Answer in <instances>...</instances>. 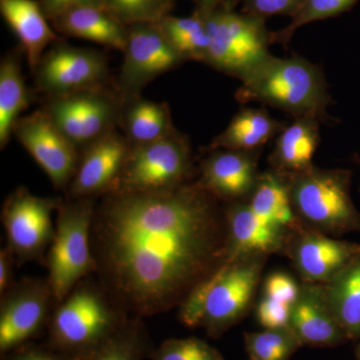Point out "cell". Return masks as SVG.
Returning a JSON list of instances; mask_svg holds the SVG:
<instances>
[{"mask_svg":"<svg viewBox=\"0 0 360 360\" xmlns=\"http://www.w3.org/2000/svg\"><path fill=\"white\" fill-rule=\"evenodd\" d=\"M224 203L198 180L98 198L91 226L96 277L130 316L179 307L226 264Z\"/></svg>","mask_w":360,"mask_h":360,"instance_id":"cell-1","label":"cell"},{"mask_svg":"<svg viewBox=\"0 0 360 360\" xmlns=\"http://www.w3.org/2000/svg\"><path fill=\"white\" fill-rule=\"evenodd\" d=\"M236 98L243 104L255 103L288 113L293 118L310 117L324 122L333 104L321 66L297 54L272 56L241 82Z\"/></svg>","mask_w":360,"mask_h":360,"instance_id":"cell-2","label":"cell"},{"mask_svg":"<svg viewBox=\"0 0 360 360\" xmlns=\"http://www.w3.org/2000/svg\"><path fill=\"white\" fill-rule=\"evenodd\" d=\"M129 317L97 278L89 276L54 307L46 343L71 359L82 360L115 335Z\"/></svg>","mask_w":360,"mask_h":360,"instance_id":"cell-3","label":"cell"},{"mask_svg":"<svg viewBox=\"0 0 360 360\" xmlns=\"http://www.w3.org/2000/svg\"><path fill=\"white\" fill-rule=\"evenodd\" d=\"M291 207L298 221L330 236L360 233V212L352 198V172L312 167L286 174Z\"/></svg>","mask_w":360,"mask_h":360,"instance_id":"cell-4","label":"cell"},{"mask_svg":"<svg viewBox=\"0 0 360 360\" xmlns=\"http://www.w3.org/2000/svg\"><path fill=\"white\" fill-rule=\"evenodd\" d=\"M269 257L248 255L227 262L189 293L191 307L202 309L200 328L210 338L224 335L250 311Z\"/></svg>","mask_w":360,"mask_h":360,"instance_id":"cell-5","label":"cell"},{"mask_svg":"<svg viewBox=\"0 0 360 360\" xmlns=\"http://www.w3.org/2000/svg\"><path fill=\"white\" fill-rule=\"evenodd\" d=\"M96 198H65L56 210V234L44 264L56 304L84 278L96 274L91 226Z\"/></svg>","mask_w":360,"mask_h":360,"instance_id":"cell-6","label":"cell"},{"mask_svg":"<svg viewBox=\"0 0 360 360\" xmlns=\"http://www.w3.org/2000/svg\"><path fill=\"white\" fill-rule=\"evenodd\" d=\"M210 35L206 65L243 82L274 56L265 20L233 8L200 13Z\"/></svg>","mask_w":360,"mask_h":360,"instance_id":"cell-7","label":"cell"},{"mask_svg":"<svg viewBox=\"0 0 360 360\" xmlns=\"http://www.w3.org/2000/svg\"><path fill=\"white\" fill-rule=\"evenodd\" d=\"M122 94L115 84L61 96L44 97L41 110L82 153L118 129Z\"/></svg>","mask_w":360,"mask_h":360,"instance_id":"cell-8","label":"cell"},{"mask_svg":"<svg viewBox=\"0 0 360 360\" xmlns=\"http://www.w3.org/2000/svg\"><path fill=\"white\" fill-rule=\"evenodd\" d=\"M195 174L191 142L176 129L160 141L130 146L113 191H167L193 181Z\"/></svg>","mask_w":360,"mask_h":360,"instance_id":"cell-9","label":"cell"},{"mask_svg":"<svg viewBox=\"0 0 360 360\" xmlns=\"http://www.w3.org/2000/svg\"><path fill=\"white\" fill-rule=\"evenodd\" d=\"M63 198H42L18 187L7 196L1 210L6 234V246L16 264L45 262L47 251L56 234L52 214Z\"/></svg>","mask_w":360,"mask_h":360,"instance_id":"cell-10","label":"cell"},{"mask_svg":"<svg viewBox=\"0 0 360 360\" xmlns=\"http://www.w3.org/2000/svg\"><path fill=\"white\" fill-rule=\"evenodd\" d=\"M0 296V355L4 356L47 331L56 303L47 277H25Z\"/></svg>","mask_w":360,"mask_h":360,"instance_id":"cell-11","label":"cell"},{"mask_svg":"<svg viewBox=\"0 0 360 360\" xmlns=\"http://www.w3.org/2000/svg\"><path fill=\"white\" fill-rule=\"evenodd\" d=\"M33 73L35 86L44 97L112 84L104 52L73 46L61 40L44 52Z\"/></svg>","mask_w":360,"mask_h":360,"instance_id":"cell-12","label":"cell"},{"mask_svg":"<svg viewBox=\"0 0 360 360\" xmlns=\"http://www.w3.org/2000/svg\"><path fill=\"white\" fill-rule=\"evenodd\" d=\"M116 89L122 96L141 94L153 80L186 63L155 23L129 26V37Z\"/></svg>","mask_w":360,"mask_h":360,"instance_id":"cell-13","label":"cell"},{"mask_svg":"<svg viewBox=\"0 0 360 360\" xmlns=\"http://www.w3.org/2000/svg\"><path fill=\"white\" fill-rule=\"evenodd\" d=\"M13 135L39 163L54 187L66 191L77 172L79 150L40 110L22 116Z\"/></svg>","mask_w":360,"mask_h":360,"instance_id":"cell-14","label":"cell"},{"mask_svg":"<svg viewBox=\"0 0 360 360\" xmlns=\"http://www.w3.org/2000/svg\"><path fill=\"white\" fill-rule=\"evenodd\" d=\"M226 264L248 255H285L296 232L255 212L246 201L224 203Z\"/></svg>","mask_w":360,"mask_h":360,"instance_id":"cell-15","label":"cell"},{"mask_svg":"<svg viewBox=\"0 0 360 360\" xmlns=\"http://www.w3.org/2000/svg\"><path fill=\"white\" fill-rule=\"evenodd\" d=\"M129 150V142L118 129L94 142L80 153L65 198L98 200L115 191Z\"/></svg>","mask_w":360,"mask_h":360,"instance_id":"cell-16","label":"cell"},{"mask_svg":"<svg viewBox=\"0 0 360 360\" xmlns=\"http://www.w3.org/2000/svg\"><path fill=\"white\" fill-rule=\"evenodd\" d=\"M262 150H207V155L200 161L196 172V180L224 203L246 201L262 174L258 163Z\"/></svg>","mask_w":360,"mask_h":360,"instance_id":"cell-17","label":"cell"},{"mask_svg":"<svg viewBox=\"0 0 360 360\" xmlns=\"http://www.w3.org/2000/svg\"><path fill=\"white\" fill-rule=\"evenodd\" d=\"M360 255V243L302 227L286 248L293 269L302 283H326Z\"/></svg>","mask_w":360,"mask_h":360,"instance_id":"cell-18","label":"cell"},{"mask_svg":"<svg viewBox=\"0 0 360 360\" xmlns=\"http://www.w3.org/2000/svg\"><path fill=\"white\" fill-rule=\"evenodd\" d=\"M288 326L302 347H333L347 340L329 307L322 283L300 284Z\"/></svg>","mask_w":360,"mask_h":360,"instance_id":"cell-19","label":"cell"},{"mask_svg":"<svg viewBox=\"0 0 360 360\" xmlns=\"http://www.w3.org/2000/svg\"><path fill=\"white\" fill-rule=\"evenodd\" d=\"M0 13L25 51L32 72L49 46L59 40L37 0H0Z\"/></svg>","mask_w":360,"mask_h":360,"instance_id":"cell-20","label":"cell"},{"mask_svg":"<svg viewBox=\"0 0 360 360\" xmlns=\"http://www.w3.org/2000/svg\"><path fill=\"white\" fill-rule=\"evenodd\" d=\"M321 122L298 117L288 123L277 135L269 158L271 169L284 174H300L310 169L321 143Z\"/></svg>","mask_w":360,"mask_h":360,"instance_id":"cell-21","label":"cell"},{"mask_svg":"<svg viewBox=\"0 0 360 360\" xmlns=\"http://www.w3.org/2000/svg\"><path fill=\"white\" fill-rule=\"evenodd\" d=\"M118 129L131 148L160 141L176 130L168 104L141 94L122 96Z\"/></svg>","mask_w":360,"mask_h":360,"instance_id":"cell-22","label":"cell"},{"mask_svg":"<svg viewBox=\"0 0 360 360\" xmlns=\"http://www.w3.org/2000/svg\"><path fill=\"white\" fill-rule=\"evenodd\" d=\"M59 32L124 51L129 26L116 20L105 8L82 6L71 9L52 20Z\"/></svg>","mask_w":360,"mask_h":360,"instance_id":"cell-23","label":"cell"},{"mask_svg":"<svg viewBox=\"0 0 360 360\" xmlns=\"http://www.w3.org/2000/svg\"><path fill=\"white\" fill-rule=\"evenodd\" d=\"M288 122H279L269 115L265 108H245L239 110L217 135L206 150L234 149V150H258L277 136Z\"/></svg>","mask_w":360,"mask_h":360,"instance_id":"cell-24","label":"cell"},{"mask_svg":"<svg viewBox=\"0 0 360 360\" xmlns=\"http://www.w3.org/2000/svg\"><path fill=\"white\" fill-rule=\"evenodd\" d=\"M23 49L6 53L0 63V149L4 150L13 135L16 123L32 101L22 72Z\"/></svg>","mask_w":360,"mask_h":360,"instance_id":"cell-25","label":"cell"},{"mask_svg":"<svg viewBox=\"0 0 360 360\" xmlns=\"http://www.w3.org/2000/svg\"><path fill=\"white\" fill-rule=\"evenodd\" d=\"M322 284L329 307L347 340L360 338V255Z\"/></svg>","mask_w":360,"mask_h":360,"instance_id":"cell-26","label":"cell"},{"mask_svg":"<svg viewBox=\"0 0 360 360\" xmlns=\"http://www.w3.org/2000/svg\"><path fill=\"white\" fill-rule=\"evenodd\" d=\"M246 202L255 212L284 226L295 231L304 227L291 207L288 176L271 168L260 174L257 186Z\"/></svg>","mask_w":360,"mask_h":360,"instance_id":"cell-27","label":"cell"},{"mask_svg":"<svg viewBox=\"0 0 360 360\" xmlns=\"http://www.w3.org/2000/svg\"><path fill=\"white\" fill-rule=\"evenodd\" d=\"M163 37L186 61L205 63L210 49V35L205 18L200 11L187 18L170 14L155 23Z\"/></svg>","mask_w":360,"mask_h":360,"instance_id":"cell-28","label":"cell"},{"mask_svg":"<svg viewBox=\"0 0 360 360\" xmlns=\"http://www.w3.org/2000/svg\"><path fill=\"white\" fill-rule=\"evenodd\" d=\"M155 347L146 323L139 317L129 321L82 360H146Z\"/></svg>","mask_w":360,"mask_h":360,"instance_id":"cell-29","label":"cell"},{"mask_svg":"<svg viewBox=\"0 0 360 360\" xmlns=\"http://www.w3.org/2000/svg\"><path fill=\"white\" fill-rule=\"evenodd\" d=\"M250 360H290L302 345L290 326L245 335Z\"/></svg>","mask_w":360,"mask_h":360,"instance_id":"cell-30","label":"cell"},{"mask_svg":"<svg viewBox=\"0 0 360 360\" xmlns=\"http://www.w3.org/2000/svg\"><path fill=\"white\" fill-rule=\"evenodd\" d=\"M359 0H304L292 16L288 25L278 32H271L272 44L286 46L293 34L303 26L314 21L328 20L347 13Z\"/></svg>","mask_w":360,"mask_h":360,"instance_id":"cell-31","label":"cell"},{"mask_svg":"<svg viewBox=\"0 0 360 360\" xmlns=\"http://www.w3.org/2000/svg\"><path fill=\"white\" fill-rule=\"evenodd\" d=\"M106 11L129 26L158 23L174 11V0H103Z\"/></svg>","mask_w":360,"mask_h":360,"instance_id":"cell-32","label":"cell"},{"mask_svg":"<svg viewBox=\"0 0 360 360\" xmlns=\"http://www.w3.org/2000/svg\"><path fill=\"white\" fill-rule=\"evenodd\" d=\"M150 360H225L219 350L196 338H170L155 348Z\"/></svg>","mask_w":360,"mask_h":360,"instance_id":"cell-33","label":"cell"},{"mask_svg":"<svg viewBox=\"0 0 360 360\" xmlns=\"http://www.w3.org/2000/svg\"><path fill=\"white\" fill-rule=\"evenodd\" d=\"M300 284L285 272L276 271L269 274L262 284V296L269 297L283 304L293 307L298 293Z\"/></svg>","mask_w":360,"mask_h":360,"instance_id":"cell-34","label":"cell"},{"mask_svg":"<svg viewBox=\"0 0 360 360\" xmlns=\"http://www.w3.org/2000/svg\"><path fill=\"white\" fill-rule=\"evenodd\" d=\"M243 11L266 20L276 15L292 16L304 0H243Z\"/></svg>","mask_w":360,"mask_h":360,"instance_id":"cell-35","label":"cell"},{"mask_svg":"<svg viewBox=\"0 0 360 360\" xmlns=\"http://www.w3.org/2000/svg\"><path fill=\"white\" fill-rule=\"evenodd\" d=\"M292 307L283 304L262 296L257 307V319L264 328L288 326Z\"/></svg>","mask_w":360,"mask_h":360,"instance_id":"cell-36","label":"cell"},{"mask_svg":"<svg viewBox=\"0 0 360 360\" xmlns=\"http://www.w3.org/2000/svg\"><path fill=\"white\" fill-rule=\"evenodd\" d=\"M1 360H77L71 359L68 355L61 354L58 350L49 347L46 342L37 345L34 342L27 343L22 347L16 348L13 352L1 356Z\"/></svg>","mask_w":360,"mask_h":360,"instance_id":"cell-37","label":"cell"},{"mask_svg":"<svg viewBox=\"0 0 360 360\" xmlns=\"http://www.w3.org/2000/svg\"><path fill=\"white\" fill-rule=\"evenodd\" d=\"M40 4L45 15L51 21L66 11L77 7L96 6L105 8L103 0H40Z\"/></svg>","mask_w":360,"mask_h":360,"instance_id":"cell-38","label":"cell"},{"mask_svg":"<svg viewBox=\"0 0 360 360\" xmlns=\"http://www.w3.org/2000/svg\"><path fill=\"white\" fill-rule=\"evenodd\" d=\"M15 257L7 246L0 250V295H4L15 283L13 267Z\"/></svg>","mask_w":360,"mask_h":360,"instance_id":"cell-39","label":"cell"},{"mask_svg":"<svg viewBox=\"0 0 360 360\" xmlns=\"http://www.w3.org/2000/svg\"><path fill=\"white\" fill-rule=\"evenodd\" d=\"M194 2L196 4V11L205 13L220 7L233 8L236 0H194Z\"/></svg>","mask_w":360,"mask_h":360,"instance_id":"cell-40","label":"cell"},{"mask_svg":"<svg viewBox=\"0 0 360 360\" xmlns=\"http://www.w3.org/2000/svg\"><path fill=\"white\" fill-rule=\"evenodd\" d=\"M356 354H357V360H360V343L359 345V348H357Z\"/></svg>","mask_w":360,"mask_h":360,"instance_id":"cell-41","label":"cell"}]
</instances>
